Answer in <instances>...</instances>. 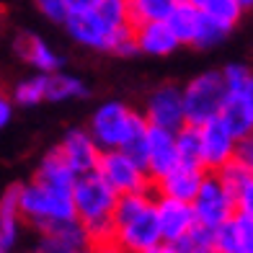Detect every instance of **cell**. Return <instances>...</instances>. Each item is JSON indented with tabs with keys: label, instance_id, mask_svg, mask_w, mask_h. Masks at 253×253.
<instances>
[{
	"label": "cell",
	"instance_id": "obj_40",
	"mask_svg": "<svg viewBox=\"0 0 253 253\" xmlns=\"http://www.w3.org/2000/svg\"><path fill=\"white\" fill-rule=\"evenodd\" d=\"M243 5H246V10H248V8H253V0H243Z\"/></svg>",
	"mask_w": 253,
	"mask_h": 253
},
{
	"label": "cell",
	"instance_id": "obj_35",
	"mask_svg": "<svg viewBox=\"0 0 253 253\" xmlns=\"http://www.w3.org/2000/svg\"><path fill=\"white\" fill-rule=\"evenodd\" d=\"M70 3V13H80V10H96L103 0H67Z\"/></svg>",
	"mask_w": 253,
	"mask_h": 253
},
{
	"label": "cell",
	"instance_id": "obj_13",
	"mask_svg": "<svg viewBox=\"0 0 253 253\" xmlns=\"http://www.w3.org/2000/svg\"><path fill=\"white\" fill-rule=\"evenodd\" d=\"M57 147L62 150L67 163H70L78 173H90V170H96L98 160L103 155V147L96 142V137L90 134V129H83V126L67 129Z\"/></svg>",
	"mask_w": 253,
	"mask_h": 253
},
{
	"label": "cell",
	"instance_id": "obj_4",
	"mask_svg": "<svg viewBox=\"0 0 253 253\" xmlns=\"http://www.w3.org/2000/svg\"><path fill=\"white\" fill-rule=\"evenodd\" d=\"M18 207H21V214H24V222L37 230L39 235L78 217L73 191L47 186V183H42L37 178L21 183Z\"/></svg>",
	"mask_w": 253,
	"mask_h": 253
},
{
	"label": "cell",
	"instance_id": "obj_33",
	"mask_svg": "<svg viewBox=\"0 0 253 253\" xmlns=\"http://www.w3.org/2000/svg\"><path fill=\"white\" fill-rule=\"evenodd\" d=\"M235 163H240L248 173H253V132L240 137L235 147Z\"/></svg>",
	"mask_w": 253,
	"mask_h": 253
},
{
	"label": "cell",
	"instance_id": "obj_11",
	"mask_svg": "<svg viewBox=\"0 0 253 253\" xmlns=\"http://www.w3.org/2000/svg\"><path fill=\"white\" fill-rule=\"evenodd\" d=\"M199 132H202V166L210 173H217L230 160H235L238 137L230 132V126L220 117L202 124Z\"/></svg>",
	"mask_w": 253,
	"mask_h": 253
},
{
	"label": "cell",
	"instance_id": "obj_20",
	"mask_svg": "<svg viewBox=\"0 0 253 253\" xmlns=\"http://www.w3.org/2000/svg\"><path fill=\"white\" fill-rule=\"evenodd\" d=\"M220 253H253V220L246 214H235L222 227L214 230Z\"/></svg>",
	"mask_w": 253,
	"mask_h": 253
},
{
	"label": "cell",
	"instance_id": "obj_39",
	"mask_svg": "<svg viewBox=\"0 0 253 253\" xmlns=\"http://www.w3.org/2000/svg\"><path fill=\"white\" fill-rule=\"evenodd\" d=\"M106 253H124V251H122L119 246H109V248H106Z\"/></svg>",
	"mask_w": 253,
	"mask_h": 253
},
{
	"label": "cell",
	"instance_id": "obj_15",
	"mask_svg": "<svg viewBox=\"0 0 253 253\" xmlns=\"http://www.w3.org/2000/svg\"><path fill=\"white\" fill-rule=\"evenodd\" d=\"M155 210H158V220L160 230H163L166 240H181L183 235H189L197 227V212H194V202H183L173 197H155Z\"/></svg>",
	"mask_w": 253,
	"mask_h": 253
},
{
	"label": "cell",
	"instance_id": "obj_6",
	"mask_svg": "<svg viewBox=\"0 0 253 253\" xmlns=\"http://www.w3.org/2000/svg\"><path fill=\"white\" fill-rule=\"evenodd\" d=\"M168 21H170V26L176 29L183 47H197V49L217 47V44L233 31L230 26H225L222 21L207 16L204 10H199L194 3H189V0H181L178 8L173 10V16Z\"/></svg>",
	"mask_w": 253,
	"mask_h": 253
},
{
	"label": "cell",
	"instance_id": "obj_22",
	"mask_svg": "<svg viewBox=\"0 0 253 253\" xmlns=\"http://www.w3.org/2000/svg\"><path fill=\"white\" fill-rule=\"evenodd\" d=\"M181 0H129L132 26H142L150 21H168Z\"/></svg>",
	"mask_w": 253,
	"mask_h": 253
},
{
	"label": "cell",
	"instance_id": "obj_41",
	"mask_svg": "<svg viewBox=\"0 0 253 253\" xmlns=\"http://www.w3.org/2000/svg\"><path fill=\"white\" fill-rule=\"evenodd\" d=\"M31 253H49V251H44V248H37V251H31Z\"/></svg>",
	"mask_w": 253,
	"mask_h": 253
},
{
	"label": "cell",
	"instance_id": "obj_2",
	"mask_svg": "<svg viewBox=\"0 0 253 253\" xmlns=\"http://www.w3.org/2000/svg\"><path fill=\"white\" fill-rule=\"evenodd\" d=\"M147 119L122 101H106L90 117V134L103 150H126L145 163L147 150Z\"/></svg>",
	"mask_w": 253,
	"mask_h": 253
},
{
	"label": "cell",
	"instance_id": "obj_23",
	"mask_svg": "<svg viewBox=\"0 0 253 253\" xmlns=\"http://www.w3.org/2000/svg\"><path fill=\"white\" fill-rule=\"evenodd\" d=\"M88 96V88L80 78L75 75H67L62 70L49 73V83H47V101H73V98H85Z\"/></svg>",
	"mask_w": 253,
	"mask_h": 253
},
{
	"label": "cell",
	"instance_id": "obj_34",
	"mask_svg": "<svg viewBox=\"0 0 253 253\" xmlns=\"http://www.w3.org/2000/svg\"><path fill=\"white\" fill-rule=\"evenodd\" d=\"M13 98H0V126H8V122L13 119Z\"/></svg>",
	"mask_w": 253,
	"mask_h": 253
},
{
	"label": "cell",
	"instance_id": "obj_29",
	"mask_svg": "<svg viewBox=\"0 0 253 253\" xmlns=\"http://www.w3.org/2000/svg\"><path fill=\"white\" fill-rule=\"evenodd\" d=\"M96 10H98V16L111 26L132 24L129 21V0H103Z\"/></svg>",
	"mask_w": 253,
	"mask_h": 253
},
{
	"label": "cell",
	"instance_id": "obj_16",
	"mask_svg": "<svg viewBox=\"0 0 253 253\" xmlns=\"http://www.w3.org/2000/svg\"><path fill=\"white\" fill-rule=\"evenodd\" d=\"M137 29V47L140 54L147 57H168L178 47H183L176 29L170 26V21H150V24L134 26Z\"/></svg>",
	"mask_w": 253,
	"mask_h": 253
},
{
	"label": "cell",
	"instance_id": "obj_8",
	"mask_svg": "<svg viewBox=\"0 0 253 253\" xmlns=\"http://www.w3.org/2000/svg\"><path fill=\"white\" fill-rule=\"evenodd\" d=\"M194 212H197V222L217 230L222 227L227 220H233L238 214L235 207V194L225 186V181L217 173H207L202 189L194 199Z\"/></svg>",
	"mask_w": 253,
	"mask_h": 253
},
{
	"label": "cell",
	"instance_id": "obj_10",
	"mask_svg": "<svg viewBox=\"0 0 253 253\" xmlns=\"http://www.w3.org/2000/svg\"><path fill=\"white\" fill-rule=\"evenodd\" d=\"M160 240H163V230H160L158 210L153 202L140 214H134L132 220L117 227V243L114 246H119L124 253H147Z\"/></svg>",
	"mask_w": 253,
	"mask_h": 253
},
{
	"label": "cell",
	"instance_id": "obj_3",
	"mask_svg": "<svg viewBox=\"0 0 253 253\" xmlns=\"http://www.w3.org/2000/svg\"><path fill=\"white\" fill-rule=\"evenodd\" d=\"M62 26L67 29L70 39L78 42L80 47H88L96 52H111L117 57H132L140 52V47H137V29L132 24L111 26L98 16V10L70 13V18Z\"/></svg>",
	"mask_w": 253,
	"mask_h": 253
},
{
	"label": "cell",
	"instance_id": "obj_5",
	"mask_svg": "<svg viewBox=\"0 0 253 253\" xmlns=\"http://www.w3.org/2000/svg\"><path fill=\"white\" fill-rule=\"evenodd\" d=\"M230 98V90L225 83L222 70H204L194 75L183 85V106H186V122L189 124H207L217 119Z\"/></svg>",
	"mask_w": 253,
	"mask_h": 253
},
{
	"label": "cell",
	"instance_id": "obj_31",
	"mask_svg": "<svg viewBox=\"0 0 253 253\" xmlns=\"http://www.w3.org/2000/svg\"><path fill=\"white\" fill-rule=\"evenodd\" d=\"M251 67L246 65H240V62H230L222 67V75H225V83H227V90H230V96H238L240 90H243V85L248 83V78H251Z\"/></svg>",
	"mask_w": 253,
	"mask_h": 253
},
{
	"label": "cell",
	"instance_id": "obj_17",
	"mask_svg": "<svg viewBox=\"0 0 253 253\" xmlns=\"http://www.w3.org/2000/svg\"><path fill=\"white\" fill-rule=\"evenodd\" d=\"M18 197H21V183H10L3 191V199H0V253H13L18 246L21 225H24Z\"/></svg>",
	"mask_w": 253,
	"mask_h": 253
},
{
	"label": "cell",
	"instance_id": "obj_25",
	"mask_svg": "<svg viewBox=\"0 0 253 253\" xmlns=\"http://www.w3.org/2000/svg\"><path fill=\"white\" fill-rule=\"evenodd\" d=\"M47 83H49V73L29 75L13 85L10 98L16 101V106H37V103L47 101Z\"/></svg>",
	"mask_w": 253,
	"mask_h": 253
},
{
	"label": "cell",
	"instance_id": "obj_37",
	"mask_svg": "<svg viewBox=\"0 0 253 253\" xmlns=\"http://www.w3.org/2000/svg\"><path fill=\"white\" fill-rule=\"evenodd\" d=\"M240 98H243L246 103H248V109L253 111V73H251V78H248V83L243 85V90H240V93H238Z\"/></svg>",
	"mask_w": 253,
	"mask_h": 253
},
{
	"label": "cell",
	"instance_id": "obj_12",
	"mask_svg": "<svg viewBox=\"0 0 253 253\" xmlns=\"http://www.w3.org/2000/svg\"><path fill=\"white\" fill-rule=\"evenodd\" d=\"M181 163L178 140L173 129L163 126H147V150H145V168L153 176V181L163 178L168 170H173Z\"/></svg>",
	"mask_w": 253,
	"mask_h": 253
},
{
	"label": "cell",
	"instance_id": "obj_24",
	"mask_svg": "<svg viewBox=\"0 0 253 253\" xmlns=\"http://www.w3.org/2000/svg\"><path fill=\"white\" fill-rule=\"evenodd\" d=\"M220 119L230 126V132H233L238 140L253 132V111L248 109V103L240 98V96H230L227 98L225 109L220 114Z\"/></svg>",
	"mask_w": 253,
	"mask_h": 253
},
{
	"label": "cell",
	"instance_id": "obj_14",
	"mask_svg": "<svg viewBox=\"0 0 253 253\" xmlns=\"http://www.w3.org/2000/svg\"><path fill=\"white\" fill-rule=\"evenodd\" d=\"M207 170L202 163H178L173 170H168L163 178L155 181V191L160 197H173L183 202H194L207 178Z\"/></svg>",
	"mask_w": 253,
	"mask_h": 253
},
{
	"label": "cell",
	"instance_id": "obj_32",
	"mask_svg": "<svg viewBox=\"0 0 253 253\" xmlns=\"http://www.w3.org/2000/svg\"><path fill=\"white\" fill-rule=\"evenodd\" d=\"M235 207L238 214H246L253 220V173L243 178V183L235 189Z\"/></svg>",
	"mask_w": 253,
	"mask_h": 253
},
{
	"label": "cell",
	"instance_id": "obj_30",
	"mask_svg": "<svg viewBox=\"0 0 253 253\" xmlns=\"http://www.w3.org/2000/svg\"><path fill=\"white\" fill-rule=\"evenodd\" d=\"M34 5L52 24H65L70 18V3L67 0H34Z\"/></svg>",
	"mask_w": 253,
	"mask_h": 253
},
{
	"label": "cell",
	"instance_id": "obj_7",
	"mask_svg": "<svg viewBox=\"0 0 253 253\" xmlns=\"http://www.w3.org/2000/svg\"><path fill=\"white\" fill-rule=\"evenodd\" d=\"M96 170L119 194H140V191H150L155 186L145 163L126 150H103Z\"/></svg>",
	"mask_w": 253,
	"mask_h": 253
},
{
	"label": "cell",
	"instance_id": "obj_27",
	"mask_svg": "<svg viewBox=\"0 0 253 253\" xmlns=\"http://www.w3.org/2000/svg\"><path fill=\"white\" fill-rule=\"evenodd\" d=\"M178 253H220L217 251V235L214 230L197 225L189 235H183L181 240H176Z\"/></svg>",
	"mask_w": 253,
	"mask_h": 253
},
{
	"label": "cell",
	"instance_id": "obj_19",
	"mask_svg": "<svg viewBox=\"0 0 253 253\" xmlns=\"http://www.w3.org/2000/svg\"><path fill=\"white\" fill-rule=\"evenodd\" d=\"M78 170L67 163V158L62 155L60 147H52V150L39 160L37 170H34V178L47 183V186H54V189H67L73 191L75 181H78Z\"/></svg>",
	"mask_w": 253,
	"mask_h": 253
},
{
	"label": "cell",
	"instance_id": "obj_38",
	"mask_svg": "<svg viewBox=\"0 0 253 253\" xmlns=\"http://www.w3.org/2000/svg\"><path fill=\"white\" fill-rule=\"evenodd\" d=\"M73 253H106V248H103V246H96V243H85V246H80V248L73 251Z\"/></svg>",
	"mask_w": 253,
	"mask_h": 253
},
{
	"label": "cell",
	"instance_id": "obj_26",
	"mask_svg": "<svg viewBox=\"0 0 253 253\" xmlns=\"http://www.w3.org/2000/svg\"><path fill=\"white\" fill-rule=\"evenodd\" d=\"M189 3H194L199 10H204L207 16H212L217 21H222L225 26L235 29L240 16H243V0H189Z\"/></svg>",
	"mask_w": 253,
	"mask_h": 253
},
{
	"label": "cell",
	"instance_id": "obj_28",
	"mask_svg": "<svg viewBox=\"0 0 253 253\" xmlns=\"http://www.w3.org/2000/svg\"><path fill=\"white\" fill-rule=\"evenodd\" d=\"M181 163H202V132L197 124H183L176 132Z\"/></svg>",
	"mask_w": 253,
	"mask_h": 253
},
{
	"label": "cell",
	"instance_id": "obj_18",
	"mask_svg": "<svg viewBox=\"0 0 253 253\" xmlns=\"http://www.w3.org/2000/svg\"><path fill=\"white\" fill-rule=\"evenodd\" d=\"M13 52L37 73H57L62 67V57L37 34H18L13 42Z\"/></svg>",
	"mask_w": 253,
	"mask_h": 253
},
{
	"label": "cell",
	"instance_id": "obj_21",
	"mask_svg": "<svg viewBox=\"0 0 253 253\" xmlns=\"http://www.w3.org/2000/svg\"><path fill=\"white\" fill-rule=\"evenodd\" d=\"M85 243H90V240H88V233H85V225L80 222L78 217L52 227L49 233L39 235V248L49 251V253H73Z\"/></svg>",
	"mask_w": 253,
	"mask_h": 253
},
{
	"label": "cell",
	"instance_id": "obj_1",
	"mask_svg": "<svg viewBox=\"0 0 253 253\" xmlns=\"http://www.w3.org/2000/svg\"><path fill=\"white\" fill-rule=\"evenodd\" d=\"M73 202H75V214L85 225L90 243L103 246V248L117 243V220H114V212H117L119 191L98 170L78 176L75 186H73Z\"/></svg>",
	"mask_w": 253,
	"mask_h": 253
},
{
	"label": "cell",
	"instance_id": "obj_36",
	"mask_svg": "<svg viewBox=\"0 0 253 253\" xmlns=\"http://www.w3.org/2000/svg\"><path fill=\"white\" fill-rule=\"evenodd\" d=\"M147 253H178V248H176V243H173V240H160V243H155L150 251H147Z\"/></svg>",
	"mask_w": 253,
	"mask_h": 253
},
{
	"label": "cell",
	"instance_id": "obj_9",
	"mask_svg": "<svg viewBox=\"0 0 253 253\" xmlns=\"http://www.w3.org/2000/svg\"><path fill=\"white\" fill-rule=\"evenodd\" d=\"M145 119L153 126L178 132L186 122V106H183V88L173 83H163L153 88V93L145 101Z\"/></svg>",
	"mask_w": 253,
	"mask_h": 253
}]
</instances>
